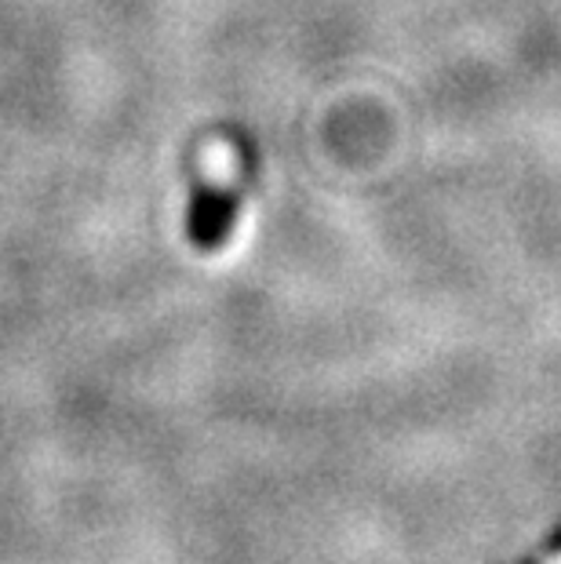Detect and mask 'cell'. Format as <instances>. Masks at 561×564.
<instances>
[{"label":"cell","mask_w":561,"mask_h":564,"mask_svg":"<svg viewBox=\"0 0 561 564\" xmlns=\"http://www.w3.org/2000/svg\"><path fill=\"white\" fill-rule=\"evenodd\" d=\"M551 564H561V557H558V561H551Z\"/></svg>","instance_id":"cell-2"},{"label":"cell","mask_w":561,"mask_h":564,"mask_svg":"<svg viewBox=\"0 0 561 564\" xmlns=\"http://www.w3.org/2000/svg\"><path fill=\"white\" fill-rule=\"evenodd\" d=\"M241 183H226L216 186L208 178H197L194 194H190V208H186V237L197 251H219L230 241L234 226H237V212H241Z\"/></svg>","instance_id":"cell-1"}]
</instances>
